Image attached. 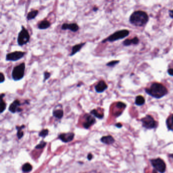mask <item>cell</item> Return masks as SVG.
<instances>
[{
  "mask_svg": "<svg viewBox=\"0 0 173 173\" xmlns=\"http://www.w3.org/2000/svg\"><path fill=\"white\" fill-rule=\"evenodd\" d=\"M6 107H7V105H6V103L3 100V98H1V103H0V112L1 113H2L5 110Z\"/></svg>",
  "mask_w": 173,
  "mask_h": 173,
  "instance_id": "cb8c5ba5",
  "label": "cell"
},
{
  "mask_svg": "<svg viewBox=\"0 0 173 173\" xmlns=\"http://www.w3.org/2000/svg\"><path fill=\"white\" fill-rule=\"evenodd\" d=\"M5 80V78L4 74L2 72L0 73V83H3Z\"/></svg>",
  "mask_w": 173,
  "mask_h": 173,
  "instance_id": "4dcf8cb0",
  "label": "cell"
},
{
  "mask_svg": "<svg viewBox=\"0 0 173 173\" xmlns=\"http://www.w3.org/2000/svg\"><path fill=\"white\" fill-rule=\"evenodd\" d=\"M26 69V64L24 63H22L16 66L13 68L12 71L11 76L13 80L15 81L20 80L24 78Z\"/></svg>",
  "mask_w": 173,
  "mask_h": 173,
  "instance_id": "3957f363",
  "label": "cell"
},
{
  "mask_svg": "<svg viewBox=\"0 0 173 173\" xmlns=\"http://www.w3.org/2000/svg\"><path fill=\"white\" fill-rule=\"evenodd\" d=\"M139 42V40L137 37H134V38L132 39H127L125 40L123 44L124 46H130L132 44L137 45Z\"/></svg>",
  "mask_w": 173,
  "mask_h": 173,
  "instance_id": "2e32d148",
  "label": "cell"
},
{
  "mask_svg": "<svg viewBox=\"0 0 173 173\" xmlns=\"http://www.w3.org/2000/svg\"><path fill=\"white\" fill-rule=\"evenodd\" d=\"M26 52L20 51L10 52L7 54L6 55V61H16L21 59L25 55Z\"/></svg>",
  "mask_w": 173,
  "mask_h": 173,
  "instance_id": "ba28073f",
  "label": "cell"
},
{
  "mask_svg": "<svg viewBox=\"0 0 173 173\" xmlns=\"http://www.w3.org/2000/svg\"><path fill=\"white\" fill-rule=\"evenodd\" d=\"M43 76H44V78H43V82H45L47 80H48V79L50 77V76H51V73H49V72L45 71V72H44V73H43Z\"/></svg>",
  "mask_w": 173,
  "mask_h": 173,
  "instance_id": "484cf974",
  "label": "cell"
},
{
  "mask_svg": "<svg viewBox=\"0 0 173 173\" xmlns=\"http://www.w3.org/2000/svg\"><path fill=\"white\" fill-rule=\"evenodd\" d=\"M92 157H93L92 155V154L91 153H89V154H88V155H87V159H88V160H92Z\"/></svg>",
  "mask_w": 173,
  "mask_h": 173,
  "instance_id": "d6a6232c",
  "label": "cell"
},
{
  "mask_svg": "<svg viewBox=\"0 0 173 173\" xmlns=\"http://www.w3.org/2000/svg\"><path fill=\"white\" fill-rule=\"evenodd\" d=\"M149 17L147 14L142 11H135L131 15L129 22L132 24L137 26H143L148 21Z\"/></svg>",
  "mask_w": 173,
  "mask_h": 173,
  "instance_id": "7a4b0ae2",
  "label": "cell"
},
{
  "mask_svg": "<svg viewBox=\"0 0 173 173\" xmlns=\"http://www.w3.org/2000/svg\"><path fill=\"white\" fill-rule=\"evenodd\" d=\"M115 126H116V127H118V128H121L122 127V124L118 123V124H116Z\"/></svg>",
  "mask_w": 173,
  "mask_h": 173,
  "instance_id": "e575fe53",
  "label": "cell"
},
{
  "mask_svg": "<svg viewBox=\"0 0 173 173\" xmlns=\"http://www.w3.org/2000/svg\"><path fill=\"white\" fill-rule=\"evenodd\" d=\"M21 104L19 99H15L12 103L10 105L9 107V110L12 113H15L16 112H20L22 109H20L19 107L20 106Z\"/></svg>",
  "mask_w": 173,
  "mask_h": 173,
  "instance_id": "9c48e42d",
  "label": "cell"
},
{
  "mask_svg": "<svg viewBox=\"0 0 173 173\" xmlns=\"http://www.w3.org/2000/svg\"><path fill=\"white\" fill-rule=\"evenodd\" d=\"M145 92L149 96L156 99H160L168 94V90L162 84L154 83L150 88L145 89Z\"/></svg>",
  "mask_w": 173,
  "mask_h": 173,
  "instance_id": "6da1fadb",
  "label": "cell"
},
{
  "mask_svg": "<svg viewBox=\"0 0 173 173\" xmlns=\"http://www.w3.org/2000/svg\"><path fill=\"white\" fill-rule=\"evenodd\" d=\"M101 141L102 143L107 144V145H110L115 142L114 139L111 136L103 137L101 139Z\"/></svg>",
  "mask_w": 173,
  "mask_h": 173,
  "instance_id": "e0dca14e",
  "label": "cell"
},
{
  "mask_svg": "<svg viewBox=\"0 0 173 173\" xmlns=\"http://www.w3.org/2000/svg\"><path fill=\"white\" fill-rule=\"evenodd\" d=\"M168 73L169 76H173V69H169L168 70Z\"/></svg>",
  "mask_w": 173,
  "mask_h": 173,
  "instance_id": "1f68e13d",
  "label": "cell"
},
{
  "mask_svg": "<svg viewBox=\"0 0 173 173\" xmlns=\"http://www.w3.org/2000/svg\"><path fill=\"white\" fill-rule=\"evenodd\" d=\"M108 85L104 80H100L97 84L94 86V89L97 93H102L105 92L108 89Z\"/></svg>",
  "mask_w": 173,
  "mask_h": 173,
  "instance_id": "8fae6325",
  "label": "cell"
},
{
  "mask_svg": "<svg viewBox=\"0 0 173 173\" xmlns=\"http://www.w3.org/2000/svg\"><path fill=\"white\" fill-rule=\"evenodd\" d=\"M24 127H25V126L24 125H22V127H16V129H17V136L18 138L20 139L23 136H24V133L22 132V131H21V129H24Z\"/></svg>",
  "mask_w": 173,
  "mask_h": 173,
  "instance_id": "d4e9b609",
  "label": "cell"
},
{
  "mask_svg": "<svg viewBox=\"0 0 173 173\" xmlns=\"http://www.w3.org/2000/svg\"><path fill=\"white\" fill-rule=\"evenodd\" d=\"M141 121L142 122L143 127L146 129H152L157 127V122L150 115H146L141 119Z\"/></svg>",
  "mask_w": 173,
  "mask_h": 173,
  "instance_id": "52a82bcc",
  "label": "cell"
},
{
  "mask_svg": "<svg viewBox=\"0 0 173 173\" xmlns=\"http://www.w3.org/2000/svg\"><path fill=\"white\" fill-rule=\"evenodd\" d=\"M51 26V23L47 20H43L38 24V28L39 30H46Z\"/></svg>",
  "mask_w": 173,
  "mask_h": 173,
  "instance_id": "9a60e30c",
  "label": "cell"
},
{
  "mask_svg": "<svg viewBox=\"0 0 173 173\" xmlns=\"http://www.w3.org/2000/svg\"><path fill=\"white\" fill-rule=\"evenodd\" d=\"M166 124L168 129L173 132V114L171 116H169V117H168L167 120Z\"/></svg>",
  "mask_w": 173,
  "mask_h": 173,
  "instance_id": "44dd1931",
  "label": "cell"
},
{
  "mask_svg": "<svg viewBox=\"0 0 173 173\" xmlns=\"http://www.w3.org/2000/svg\"><path fill=\"white\" fill-rule=\"evenodd\" d=\"M157 173V172L155 170H153V173Z\"/></svg>",
  "mask_w": 173,
  "mask_h": 173,
  "instance_id": "8d00e7d4",
  "label": "cell"
},
{
  "mask_svg": "<svg viewBox=\"0 0 173 173\" xmlns=\"http://www.w3.org/2000/svg\"><path fill=\"white\" fill-rule=\"evenodd\" d=\"M86 44V42L81 43L78 44H76L75 45L73 46L72 48V51L71 52L69 56H72L78 53V52L81 50V49L83 48V46Z\"/></svg>",
  "mask_w": 173,
  "mask_h": 173,
  "instance_id": "5bb4252c",
  "label": "cell"
},
{
  "mask_svg": "<svg viewBox=\"0 0 173 173\" xmlns=\"http://www.w3.org/2000/svg\"><path fill=\"white\" fill-rule=\"evenodd\" d=\"M90 114H92L94 116L99 119H102L104 117V114H101L99 112L96 110V109H93L90 111Z\"/></svg>",
  "mask_w": 173,
  "mask_h": 173,
  "instance_id": "603a6c76",
  "label": "cell"
},
{
  "mask_svg": "<svg viewBox=\"0 0 173 173\" xmlns=\"http://www.w3.org/2000/svg\"><path fill=\"white\" fill-rule=\"evenodd\" d=\"M145 99L142 96H139L137 97L135 99V104L137 106H142L145 104Z\"/></svg>",
  "mask_w": 173,
  "mask_h": 173,
  "instance_id": "ffe728a7",
  "label": "cell"
},
{
  "mask_svg": "<svg viewBox=\"0 0 173 173\" xmlns=\"http://www.w3.org/2000/svg\"><path fill=\"white\" fill-rule=\"evenodd\" d=\"M61 29L62 30H70L73 32H76L79 29V26L76 23H64L62 24Z\"/></svg>",
  "mask_w": 173,
  "mask_h": 173,
  "instance_id": "30bf717a",
  "label": "cell"
},
{
  "mask_svg": "<svg viewBox=\"0 0 173 173\" xmlns=\"http://www.w3.org/2000/svg\"><path fill=\"white\" fill-rule=\"evenodd\" d=\"M53 116L57 119H61L64 116V111L62 109L54 110L53 111Z\"/></svg>",
  "mask_w": 173,
  "mask_h": 173,
  "instance_id": "d6986e66",
  "label": "cell"
},
{
  "mask_svg": "<svg viewBox=\"0 0 173 173\" xmlns=\"http://www.w3.org/2000/svg\"><path fill=\"white\" fill-rule=\"evenodd\" d=\"M39 13V11L38 10H31L30 11V12H29L28 15L26 16V19L28 20H32L35 19L37 15H38Z\"/></svg>",
  "mask_w": 173,
  "mask_h": 173,
  "instance_id": "ac0fdd59",
  "label": "cell"
},
{
  "mask_svg": "<svg viewBox=\"0 0 173 173\" xmlns=\"http://www.w3.org/2000/svg\"><path fill=\"white\" fill-rule=\"evenodd\" d=\"M169 16L171 17L172 19H173V10H170L169 11Z\"/></svg>",
  "mask_w": 173,
  "mask_h": 173,
  "instance_id": "836d02e7",
  "label": "cell"
},
{
  "mask_svg": "<svg viewBox=\"0 0 173 173\" xmlns=\"http://www.w3.org/2000/svg\"><path fill=\"white\" fill-rule=\"evenodd\" d=\"M46 142L42 141H41L40 142V143L36 146L35 148H36V149H42V148L44 147L45 146H46Z\"/></svg>",
  "mask_w": 173,
  "mask_h": 173,
  "instance_id": "f1b7e54d",
  "label": "cell"
},
{
  "mask_svg": "<svg viewBox=\"0 0 173 173\" xmlns=\"http://www.w3.org/2000/svg\"><path fill=\"white\" fill-rule=\"evenodd\" d=\"M30 40V34L24 26H21V30L19 32L17 42L19 46H23L29 42Z\"/></svg>",
  "mask_w": 173,
  "mask_h": 173,
  "instance_id": "277c9868",
  "label": "cell"
},
{
  "mask_svg": "<svg viewBox=\"0 0 173 173\" xmlns=\"http://www.w3.org/2000/svg\"><path fill=\"white\" fill-rule=\"evenodd\" d=\"M85 120L86 121L83 123V124L85 129H89V127H90L96 122V119L94 117L90 115H87L85 117Z\"/></svg>",
  "mask_w": 173,
  "mask_h": 173,
  "instance_id": "4fadbf2b",
  "label": "cell"
},
{
  "mask_svg": "<svg viewBox=\"0 0 173 173\" xmlns=\"http://www.w3.org/2000/svg\"><path fill=\"white\" fill-rule=\"evenodd\" d=\"M32 166L31 164H30L29 163H26L24 164L23 166H22V171L24 172V173H28L30 172L32 170Z\"/></svg>",
  "mask_w": 173,
  "mask_h": 173,
  "instance_id": "7402d4cb",
  "label": "cell"
},
{
  "mask_svg": "<svg viewBox=\"0 0 173 173\" xmlns=\"http://www.w3.org/2000/svg\"><path fill=\"white\" fill-rule=\"evenodd\" d=\"M118 63H119V61H112L107 63V64H106V66H108L112 67V66H115L116 64H118Z\"/></svg>",
  "mask_w": 173,
  "mask_h": 173,
  "instance_id": "83f0119b",
  "label": "cell"
},
{
  "mask_svg": "<svg viewBox=\"0 0 173 173\" xmlns=\"http://www.w3.org/2000/svg\"><path fill=\"white\" fill-rule=\"evenodd\" d=\"M59 139H61L63 142H67L72 141L74 138V134L73 133H68L66 134H62L59 136Z\"/></svg>",
  "mask_w": 173,
  "mask_h": 173,
  "instance_id": "7c38bea8",
  "label": "cell"
},
{
  "mask_svg": "<svg viewBox=\"0 0 173 173\" xmlns=\"http://www.w3.org/2000/svg\"><path fill=\"white\" fill-rule=\"evenodd\" d=\"M129 31L127 30H120L118 31L115 32L113 34L109 37L107 38L106 39H104L102 41V43H106L107 42H112L115 41L122 39L127 37V36L129 35Z\"/></svg>",
  "mask_w": 173,
  "mask_h": 173,
  "instance_id": "5b68a950",
  "label": "cell"
},
{
  "mask_svg": "<svg viewBox=\"0 0 173 173\" xmlns=\"http://www.w3.org/2000/svg\"><path fill=\"white\" fill-rule=\"evenodd\" d=\"M48 134V129H43L39 133V136L41 137H45Z\"/></svg>",
  "mask_w": 173,
  "mask_h": 173,
  "instance_id": "4316f807",
  "label": "cell"
},
{
  "mask_svg": "<svg viewBox=\"0 0 173 173\" xmlns=\"http://www.w3.org/2000/svg\"><path fill=\"white\" fill-rule=\"evenodd\" d=\"M116 107L120 109H122V108H124L126 107V105L122 102H118L116 104Z\"/></svg>",
  "mask_w": 173,
  "mask_h": 173,
  "instance_id": "f546056e",
  "label": "cell"
},
{
  "mask_svg": "<svg viewBox=\"0 0 173 173\" xmlns=\"http://www.w3.org/2000/svg\"><path fill=\"white\" fill-rule=\"evenodd\" d=\"M98 10H99V8L98 7H94L93 8V10L94 11V12H96V11H98Z\"/></svg>",
  "mask_w": 173,
  "mask_h": 173,
  "instance_id": "d590c367",
  "label": "cell"
},
{
  "mask_svg": "<svg viewBox=\"0 0 173 173\" xmlns=\"http://www.w3.org/2000/svg\"><path fill=\"white\" fill-rule=\"evenodd\" d=\"M151 164L157 171L160 173H164L166 172V164L164 160L158 158L151 160Z\"/></svg>",
  "mask_w": 173,
  "mask_h": 173,
  "instance_id": "8992f818",
  "label": "cell"
}]
</instances>
